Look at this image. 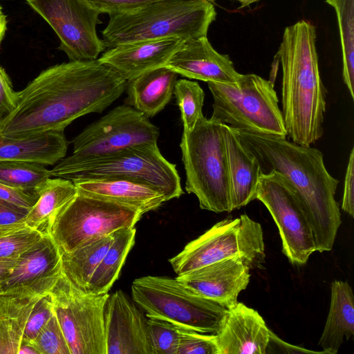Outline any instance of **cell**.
Returning a JSON list of instances; mask_svg holds the SVG:
<instances>
[{"instance_id":"obj_16","label":"cell","mask_w":354,"mask_h":354,"mask_svg":"<svg viewBox=\"0 0 354 354\" xmlns=\"http://www.w3.org/2000/svg\"><path fill=\"white\" fill-rule=\"evenodd\" d=\"M62 275L61 252L48 234L19 257L12 272L0 281V293L49 294Z\"/></svg>"},{"instance_id":"obj_1","label":"cell","mask_w":354,"mask_h":354,"mask_svg":"<svg viewBox=\"0 0 354 354\" xmlns=\"http://www.w3.org/2000/svg\"><path fill=\"white\" fill-rule=\"evenodd\" d=\"M126 84L98 59L48 67L17 92L16 106L0 124V135L20 138L64 131L78 118L102 112L122 95Z\"/></svg>"},{"instance_id":"obj_36","label":"cell","mask_w":354,"mask_h":354,"mask_svg":"<svg viewBox=\"0 0 354 354\" xmlns=\"http://www.w3.org/2000/svg\"><path fill=\"white\" fill-rule=\"evenodd\" d=\"M177 354H218L215 335L203 334L179 326Z\"/></svg>"},{"instance_id":"obj_15","label":"cell","mask_w":354,"mask_h":354,"mask_svg":"<svg viewBox=\"0 0 354 354\" xmlns=\"http://www.w3.org/2000/svg\"><path fill=\"white\" fill-rule=\"evenodd\" d=\"M104 330L106 354H153L147 319L121 290L107 299Z\"/></svg>"},{"instance_id":"obj_38","label":"cell","mask_w":354,"mask_h":354,"mask_svg":"<svg viewBox=\"0 0 354 354\" xmlns=\"http://www.w3.org/2000/svg\"><path fill=\"white\" fill-rule=\"evenodd\" d=\"M25 326L16 320H0V354H18Z\"/></svg>"},{"instance_id":"obj_24","label":"cell","mask_w":354,"mask_h":354,"mask_svg":"<svg viewBox=\"0 0 354 354\" xmlns=\"http://www.w3.org/2000/svg\"><path fill=\"white\" fill-rule=\"evenodd\" d=\"M64 131H53L26 138L0 135V161H23L53 165L66 154Z\"/></svg>"},{"instance_id":"obj_41","label":"cell","mask_w":354,"mask_h":354,"mask_svg":"<svg viewBox=\"0 0 354 354\" xmlns=\"http://www.w3.org/2000/svg\"><path fill=\"white\" fill-rule=\"evenodd\" d=\"M38 199L37 194L0 183V201L30 209Z\"/></svg>"},{"instance_id":"obj_45","label":"cell","mask_w":354,"mask_h":354,"mask_svg":"<svg viewBox=\"0 0 354 354\" xmlns=\"http://www.w3.org/2000/svg\"><path fill=\"white\" fill-rule=\"evenodd\" d=\"M19 260V257L0 258V281L7 278L13 271Z\"/></svg>"},{"instance_id":"obj_8","label":"cell","mask_w":354,"mask_h":354,"mask_svg":"<svg viewBox=\"0 0 354 354\" xmlns=\"http://www.w3.org/2000/svg\"><path fill=\"white\" fill-rule=\"evenodd\" d=\"M131 295L147 317L166 320L203 334L218 333L228 310L195 294L176 278L145 276L136 279L131 284Z\"/></svg>"},{"instance_id":"obj_3","label":"cell","mask_w":354,"mask_h":354,"mask_svg":"<svg viewBox=\"0 0 354 354\" xmlns=\"http://www.w3.org/2000/svg\"><path fill=\"white\" fill-rule=\"evenodd\" d=\"M316 29L301 20L286 27L277 51L282 68V115L287 136L311 145L324 133L327 91L322 80Z\"/></svg>"},{"instance_id":"obj_46","label":"cell","mask_w":354,"mask_h":354,"mask_svg":"<svg viewBox=\"0 0 354 354\" xmlns=\"http://www.w3.org/2000/svg\"><path fill=\"white\" fill-rule=\"evenodd\" d=\"M7 30L6 16L3 12L1 6L0 5V45L6 35Z\"/></svg>"},{"instance_id":"obj_13","label":"cell","mask_w":354,"mask_h":354,"mask_svg":"<svg viewBox=\"0 0 354 354\" xmlns=\"http://www.w3.org/2000/svg\"><path fill=\"white\" fill-rule=\"evenodd\" d=\"M58 36L70 61L97 59L107 48L96 30L100 11L86 0H26Z\"/></svg>"},{"instance_id":"obj_20","label":"cell","mask_w":354,"mask_h":354,"mask_svg":"<svg viewBox=\"0 0 354 354\" xmlns=\"http://www.w3.org/2000/svg\"><path fill=\"white\" fill-rule=\"evenodd\" d=\"M184 41L167 38L121 44L109 48L98 59L113 67L127 81L165 66Z\"/></svg>"},{"instance_id":"obj_34","label":"cell","mask_w":354,"mask_h":354,"mask_svg":"<svg viewBox=\"0 0 354 354\" xmlns=\"http://www.w3.org/2000/svg\"><path fill=\"white\" fill-rule=\"evenodd\" d=\"M147 326L153 354H177L179 326L153 317H148Z\"/></svg>"},{"instance_id":"obj_47","label":"cell","mask_w":354,"mask_h":354,"mask_svg":"<svg viewBox=\"0 0 354 354\" xmlns=\"http://www.w3.org/2000/svg\"><path fill=\"white\" fill-rule=\"evenodd\" d=\"M18 354H39L35 347L30 344L21 342Z\"/></svg>"},{"instance_id":"obj_2","label":"cell","mask_w":354,"mask_h":354,"mask_svg":"<svg viewBox=\"0 0 354 354\" xmlns=\"http://www.w3.org/2000/svg\"><path fill=\"white\" fill-rule=\"evenodd\" d=\"M233 129L261 165L283 176L295 191L310 223L316 251L331 250L342 223L335 198L339 180L327 170L322 152L286 138Z\"/></svg>"},{"instance_id":"obj_48","label":"cell","mask_w":354,"mask_h":354,"mask_svg":"<svg viewBox=\"0 0 354 354\" xmlns=\"http://www.w3.org/2000/svg\"><path fill=\"white\" fill-rule=\"evenodd\" d=\"M208 1L212 2L216 0H207ZM237 1L239 3V8H245L250 7L252 4L257 3L261 0H234Z\"/></svg>"},{"instance_id":"obj_22","label":"cell","mask_w":354,"mask_h":354,"mask_svg":"<svg viewBox=\"0 0 354 354\" xmlns=\"http://www.w3.org/2000/svg\"><path fill=\"white\" fill-rule=\"evenodd\" d=\"M77 192L133 207L142 215L166 202L156 189L140 183L120 179L77 180Z\"/></svg>"},{"instance_id":"obj_4","label":"cell","mask_w":354,"mask_h":354,"mask_svg":"<svg viewBox=\"0 0 354 354\" xmlns=\"http://www.w3.org/2000/svg\"><path fill=\"white\" fill-rule=\"evenodd\" d=\"M216 11L207 0H159L131 12L109 15L102 31L107 48L133 41L207 37Z\"/></svg>"},{"instance_id":"obj_10","label":"cell","mask_w":354,"mask_h":354,"mask_svg":"<svg viewBox=\"0 0 354 354\" xmlns=\"http://www.w3.org/2000/svg\"><path fill=\"white\" fill-rule=\"evenodd\" d=\"M142 216L133 207L77 192L55 216L47 234L60 252H69L120 228L135 227Z\"/></svg>"},{"instance_id":"obj_21","label":"cell","mask_w":354,"mask_h":354,"mask_svg":"<svg viewBox=\"0 0 354 354\" xmlns=\"http://www.w3.org/2000/svg\"><path fill=\"white\" fill-rule=\"evenodd\" d=\"M222 128L233 211L256 199L260 178L263 171L258 157L242 142L234 129L223 124Z\"/></svg>"},{"instance_id":"obj_27","label":"cell","mask_w":354,"mask_h":354,"mask_svg":"<svg viewBox=\"0 0 354 354\" xmlns=\"http://www.w3.org/2000/svg\"><path fill=\"white\" fill-rule=\"evenodd\" d=\"M136 233L135 227H122L113 232V241L92 274L85 292L95 295L108 293L135 243Z\"/></svg>"},{"instance_id":"obj_28","label":"cell","mask_w":354,"mask_h":354,"mask_svg":"<svg viewBox=\"0 0 354 354\" xmlns=\"http://www.w3.org/2000/svg\"><path fill=\"white\" fill-rule=\"evenodd\" d=\"M113 241V233L69 252H61L63 274L85 291L94 271Z\"/></svg>"},{"instance_id":"obj_9","label":"cell","mask_w":354,"mask_h":354,"mask_svg":"<svg viewBox=\"0 0 354 354\" xmlns=\"http://www.w3.org/2000/svg\"><path fill=\"white\" fill-rule=\"evenodd\" d=\"M232 258L241 259L250 270L263 268L266 252L262 227L247 214L216 223L188 243L169 262L178 275Z\"/></svg>"},{"instance_id":"obj_7","label":"cell","mask_w":354,"mask_h":354,"mask_svg":"<svg viewBox=\"0 0 354 354\" xmlns=\"http://www.w3.org/2000/svg\"><path fill=\"white\" fill-rule=\"evenodd\" d=\"M213 97L210 119L234 129L287 137L273 83L256 74H241L235 82H209Z\"/></svg>"},{"instance_id":"obj_26","label":"cell","mask_w":354,"mask_h":354,"mask_svg":"<svg viewBox=\"0 0 354 354\" xmlns=\"http://www.w3.org/2000/svg\"><path fill=\"white\" fill-rule=\"evenodd\" d=\"M77 192L76 186L70 180L59 177L47 178L36 191L38 199L23 222L32 229L47 234L55 216Z\"/></svg>"},{"instance_id":"obj_43","label":"cell","mask_w":354,"mask_h":354,"mask_svg":"<svg viewBox=\"0 0 354 354\" xmlns=\"http://www.w3.org/2000/svg\"><path fill=\"white\" fill-rule=\"evenodd\" d=\"M28 211L0 201V226L23 222Z\"/></svg>"},{"instance_id":"obj_25","label":"cell","mask_w":354,"mask_h":354,"mask_svg":"<svg viewBox=\"0 0 354 354\" xmlns=\"http://www.w3.org/2000/svg\"><path fill=\"white\" fill-rule=\"evenodd\" d=\"M330 290L329 312L319 346L326 354H336L344 342L354 335V298L346 281H333Z\"/></svg>"},{"instance_id":"obj_35","label":"cell","mask_w":354,"mask_h":354,"mask_svg":"<svg viewBox=\"0 0 354 354\" xmlns=\"http://www.w3.org/2000/svg\"><path fill=\"white\" fill-rule=\"evenodd\" d=\"M32 345L39 354H71L67 341L55 314L41 330Z\"/></svg>"},{"instance_id":"obj_5","label":"cell","mask_w":354,"mask_h":354,"mask_svg":"<svg viewBox=\"0 0 354 354\" xmlns=\"http://www.w3.org/2000/svg\"><path fill=\"white\" fill-rule=\"evenodd\" d=\"M51 177L70 180L120 179L148 185L166 201L183 194L176 165L161 154L157 142L133 146L102 156L77 158L71 155L50 170Z\"/></svg>"},{"instance_id":"obj_18","label":"cell","mask_w":354,"mask_h":354,"mask_svg":"<svg viewBox=\"0 0 354 354\" xmlns=\"http://www.w3.org/2000/svg\"><path fill=\"white\" fill-rule=\"evenodd\" d=\"M165 66L183 77L206 82H235L241 75L229 56L217 52L207 37L184 41Z\"/></svg>"},{"instance_id":"obj_39","label":"cell","mask_w":354,"mask_h":354,"mask_svg":"<svg viewBox=\"0 0 354 354\" xmlns=\"http://www.w3.org/2000/svg\"><path fill=\"white\" fill-rule=\"evenodd\" d=\"M92 7L109 15L131 12L159 0H86Z\"/></svg>"},{"instance_id":"obj_23","label":"cell","mask_w":354,"mask_h":354,"mask_svg":"<svg viewBox=\"0 0 354 354\" xmlns=\"http://www.w3.org/2000/svg\"><path fill=\"white\" fill-rule=\"evenodd\" d=\"M178 74L165 67L147 71L127 81L125 104L151 118L169 102Z\"/></svg>"},{"instance_id":"obj_42","label":"cell","mask_w":354,"mask_h":354,"mask_svg":"<svg viewBox=\"0 0 354 354\" xmlns=\"http://www.w3.org/2000/svg\"><path fill=\"white\" fill-rule=\"evenodd\" d=\"M354 148H352L346 167L342 203V210L354 216Z\"/></svg>"},{"instance_id":"obj_32","label":"cell","mask_w":354,"mask_h":354,"mask_svg":"<svg viewBox=\"0 0 354 354\" xmlns=\"http://www.w3.org/2000/svg\"><path fill=\"white\" fill-rule=\"evenodd\" d=\"M45 234L24 222L0 226V258L20 257L40 241Z\"/></svg>"},{"instance_id":"obj_14","label":"cell","mask_w":354,"mask_h":354,"mask_svg":"<svg viewBox=\"0 0 354 354\" xmlns=\"http://www.w3.org/2000/svg\"><path fill=\"white\" fill-rule=\"evenodd\" d=\"M159 130L149 118L127 104L115 106L88 125L73 140V155L93 157L157 142Z\"/></svg>"},{"instance_id":"obj_40","label":"cell","mask_w":354,"mask_h":354,"mask_svg":"<svg viewBox=\"0 0 354 354\" xmlns=\"http://www.w3.org/2000/svg\"><path fill=\"white\" fill-rule=\"evenodd\" d=\"M17 92L5 69L0 65V124L15 109Z\"/></svg>"},{"instance_id":"obj_6","label":"cell","mask_w":354,"mask_h":354,"mask_svg":"<svg viewBox=\"0 0 354 354\" xmlns=\"http://www.w3.org/2000/svg\"><path fill=\"white\" fill-rule=\"evenodd\" d=\"M188 194L201 209L231 212L230 183L222 124L202 117L191 131H183L180 144Z\"/></svg>"},{"instance_id":"obj_12","label":"cell","mask_w":354,"mask_h":354,"mask_svg":"<svg viewBox=\"0 0 354 354\" xmlns=\"http://www.w3.org/2000/svg\"><path fill=\"white\" fill-rule=\"evenodd\" d=\"M256 199L268 209L278 227L282 252L293 265H304L316 252L313 230L295 191L286 178L270 170L263 173Z\"/></svg>"},{"instance_id":"obj_44","label":"cell","mask_w":354,"mask_h":354,"mask_svg":"<svg viewBox=\"0 0 354 354\" xmlns=\"http://www.w3.org/2000/svg\"><path fill=\"white\" fill-rule=\"evenodd\" d=\"M268 345H272L274 348L280 349L281 352L288 353H325L324 351H314L298 347L295 345L288 344L278 337L273 332L270 330V339Z\"/></svg>"},{"instance_id":"obj_29","label":"cell","mask_w":354,"mask_h":354,"mask_svg":"<svg viewBox=\"0 0 354 354\" xmlns=\"http://www.w3.org/2000/svg\"><path fill=\"white\" fill-rule=\"evenodd\" d=\"M335 12L342 56V77L354 100V0H326Z\"/></svg>"},{"instance_id":"obj_17","label":"cell","mask_w":354,"mask_h":354,"mask_svg":"<svg viewBox=\"0 0 354 354\" xmlns=\"http://www.w3.org/2000/svg\"><path fill=\"white\" fill-rule=\"evenodd\" d=\"M250 270L241 259L232 258L178 274L176 279L195 294L229 309L249 284Z\"/></svg>"},{"instance_id":"obj_37","label":"cell","mask_w":354,"mask_h":354,"mask_svg":"<svg viewBox=\"0 0 354 354\" xmlns=\"http://www.w3.org/2000/svg\"><path fill=\"white\" fill-rule=\"evenodd\" d=\"M53 314V304L49 293L41 297L35 304L26 324L21 342L32 344Z\"/></svg>"},{"instance_id":"obj_19","label":"cell","mask_w":354,"mask_h":354,"mask_svg":"<svg viewBox=\"0 0 354 354\" xmlns=\"http://www.w3.org/2000/svg\"><path fill=\"white\" fill-rule=\"evenodd\" d=\"M270 333L256 310L238 301L215 335L218 354H266Z\"/></svg>"},{"instance_id":"obj_30","label":"cell","mask_w":354,"mask_h":354,"mask_svg":"<svg viewBox=\"0 0 354 354\" xmlns=\"http://www.w3.org/2000/svg\"><path fill=\"white\" fill-rule=\"evenodd\" d=\"M50 170L35 162L0 161V183L36 194L44 182L50 178Z\"/></svg>"},{"instance_id":"obj_11","label":"cell","mask_w":354,"mask_h":354,"mask_svg":"<svg viewBox=\"0 0 354 354\" xmlns=\"http://www.w3.org/2000/svg\"><path fill=\"white\" fill-rule=\"evenodd\" d=\"M50 294L71 354H106L104 308L109 294L86 292L63 273Z\"/></svg>"},{"instance_id":"obj_31","label":"cell","mask_w":354,"mask_h":354,"mask_svg":"<svg viewBox=\"0 0 354 354\" xmlns=\"http://www.w3.org/2000/svg\"><path fill=\"white\" fill-rule=\"evenodd\" d=\"M174 94L181 113L183 131H191L204 116V91L197 82L180 79L175 84Z\"/></svg>"},{"instance_id":"obj_33","label":"cell","mask_w":354,"mask_h":354,"mask_svg":"<svg viewBox=\"0 0 354 354\" xmlns=\"http://www.w3.org/2000/svg\"><path fill=\"white\" fill-rule=\"evenodd\" d=\"M41 297L24 291L0 293V320H16L26 325L35 304Z\"/></svg>"}]
</instances>
